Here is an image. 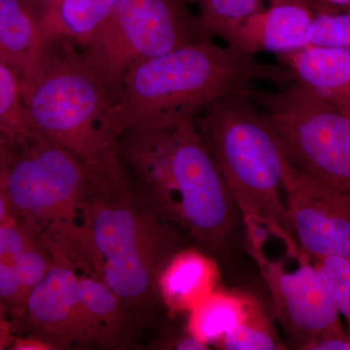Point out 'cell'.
<instances>
[{
	"instance_id": "6da1fadb",
	"label": "cell",
	"mask_w": 350,
	"mask_h": 350,
	"mask_svg": "<svg viewBox=\"0 0 350 350\" xmlns=\"http://www.w3.org/2000/svg\"><path fill=\"white\" fill-rule=\"evenodd\" d=\"M118 152L128 174L200 250L229 254L241 215L194 117L172 115L126 131Z\"/></svg>"
},
{
	"instance_id": "7a4b0ae2",
	"label": "cell",
	"mask_w": 350,
	"mask_h": 350,
	"mask_svg": "<svg viewBox=\"0 0 350 350\" xmlns=\"http://www.w3.org/2000/svg\"><path fill=\"white\" fill-rule=\"evenodd\" d=\"M188 239L128 174L112 185L91 184L71 264L103 280L137 321L162 303L159 278Z\"/></svg>"
},
{
	"instance_id": "3957f363",
	"label": "cell",
	"mask_w": 350,
	"mask_h": 350,
	"mask_svg": "<svg viewBox=\"0 0 350 350\" xmlns=\"http://www.w3.org/2000/svg\"><path fill=\"white\" fill-rule=\"evenodd\" d=\"M22 94L36 133L75 157L93 185L126 178L118 152L116 103L75 45H50L38 75Z\"/></svg>"
},
{
	"instance_id": "277c9868",
	"label": "cell",
	"mask_w": 350,
	"mask_h": 350,
	"mask_svg": "<svg viewBox=\"0 0 350 350\" xmlns=\"http://www.w3.org/2000/svg\"><path fill=\"white\" fill-rule=\"evenodd\" d=\"M213 40L186 44L131 64L116 103L119 137L163 117H195L209 103L254 81L278 86L293 81L282 64L262 63L254 54Z\"/></svg>"
},
{
	"instance_id": "5b68a950",
	"label": "cell",
	"mask_w": 350,
	"mask_h": 350,
	"mask_svg": "<svg viewBox=\"0 0 350 350\" xmlns=\"http://www.w3.org/2000/svg\"><path fill=\"white\" fill-rule=\"evenodd\" d=\"M243 89L209 103L195 115L194 123L243 223H266L287 250H294L298 246L282 198L286 158L268 115Z\"/></svg>"
},
{
	"instance_id": "8992f818",
	"label": "cell",
	"mask_w": 350,
	"mask_h": 350,
	"mask_svg": "<svg viewBox=\"0 0 350 350\" xmlns=\"http://www.w3.org/2000/svg\"><path fill=\"white\" fill-rule=\"evenodd\" d=\"M1 186L13 215L54 256L69 261L79 238L91 189L81 163L36 133L18 144Z\"/></svg>"
},
{
	"instance_id": "52a82bcc",
	"label": "cell",
	"mask_w": 350,
	"mask_h": 350,
	"mask_svg": "<svg viewBox=\"0 0 350 350\" xmlns=\"http://www.w3.org/2000/svg\"><path fill=\"white\" fill-rule=\"evenodd\" d=\"M243 91L268 115L288 162L350 194V116L300 83L280 91L250 83Z\"/></svg>"
},
{
	"instance_id": "ba28073f",
	"label": "cell",
	"mask_w": 350,
	"mask_h": 350,
	"mask_svg": "<svg viewBox=\"0 0 350 350\" xmlns=\"http://www.w3.org/2000/svg\"><path fill=\"white\" fill-rule=\"evenodd\" d=\"M213 39L191 12L187 0H121L114 13L79 48L115 103L131 64L186 44Z\"/></svg>"
},
{
	"instance_id": "9c48e42d",
	"label": "cell",
	"mask_w": 350,
	"mask_h": 350,
	"mask_svg": "<svg viewBox=\"0 0 350 350\" xmlns=\"http://www.w3.org/2000/svg\"><path fill=\"white\" fill-rule=\"evenodd\" d=\"M273 299V312L292 349L308 350L331 327L340 323V312L321 275L305 253L298 268L288 271L282 261L265 256L262 248H248Z\"/></svg>"
},
{
	"instance_id": "30bf717a",
	"label": "cell",
	"mask_w": 350,
	"mask_h": 350,
	"mask_svg": "<svg viewBox=\"0 0 350 350\" xmlns=\"http://www.w3.org/2000/svg\"><path fill=\"white\" fill-rule=\"evenodd\" d=\"M283 192L301 252L350 257V194L312 178L285 162Z\"/></svg>"
},
{
	"instance_id": "8fae6325",
	"label": "cell",
	"mask_w": 350,
	"mask_h": 350,
	"mask_svg": "<svg viewBox=\"0 0 350 350\" xmlns=\"http://www.w3.org/2000/svg\"><path fill=\"white\" fill-rule=\"evenodd\" d=\"M22 319L33 337L55 349L89 345V329L77 269L61 258L29 292Z\"/></svg>"
},
{
	"instance_id": "7c38bea8",
	"label": "cell",
	"mask_w": 350,
	"mask_h": 350,
	"mask_svg": "<svg viewBox=\"0 0 350 350\" xmlns=\"http://www.w3.org/2000/svg\"><path fill=\"white\" fill-rule=\"evenodd\" d=\"M269 8L239 23L218 29L214 38L228 46L256 55L282 53L308 45L306 29L314 14L328 6L319 0H269ZM333 6V5H332Z\"/></svg>"
},
{
	"instance_id": "4fadbf2b",
	"label": "cell",
	"mask_w": 350,
	"mask_h": 350,
	"mask_svg": "<svg viewBox=\"0 0 350 350\" xmlns=\"http://www.w3.org/2000/svg\"><path fill=\"white\" fill-rule=\"evenodd\" d=\"M49 47L27 0H0V61L20 78L22 93L38 75Z\"/></svg>"
},
{
	"instance_id": "5bb4252c",
	"label": "cell",
	"mask_w": 350,
	"mask_h": 350,
	"mask_svg": "<svg viewBox=\"0 0 350 350\" xmlns=\"http://www.w3.org/2000/svg\"><path fill=\"white\" fill-rule=\"evenodd\" d=\"M278 56L293 81L330 100L350 116V48L306 45Z\"/></svg>"
},
{
	"instance_id": "9a60e30c",
	"label": "cell",
	"mask_w": 350,
	"mask_h": 350,
	"mask_svg": "<svg viewBox=\"0 0 350 350\" xmlns=\"http://www.w3.org/2000/svg\"><path fill=\"white\" fill-rule=\"evenodd\" d=\"M121 0H56L38 14L46 42L80 47L114 13Z\"/></svg>"
},
{
	"instance_id": "2e32d148",
	"label": "cell",
	"mask_w": 350,
	"mask_h": 350,
	"mask_svg": "<svg viewBox=\"0 0 350 350\" xmlns=\"http://www.w3.org/2000/svg\"><path fill=\"white\" fill-rule=\"evenodd\" d=\"M207 256L186 248L163 269L159 278V293L161 301L172 314L190 310L213 292L216 269Z\"/></svg>"
},
{
	"instance_id": "e0dca14e",
	"label": "cell",
	"mask_w": 350,
	"mask_h": 350,
	"mask_svg": "<svg viewBox=\"0 0 350 350\" xmlns=\"http://www.w3.org/2000/svg\"><path fill=\"white\" fill-rule=\"evenodd\" d=\"M90 344L118 347L125 340L135 319L120 299L103 280L93 275H80Z\"/></svg>"
},
{
	"instance_id": "ac0fdd59",
	"label": "cell",
	"mask_w": 350,
	"mask_h": 350,
	"mask_svg": "<svg viewBox=\"0 0 350 350\" xmlns=\"http://www.w3.org/2000/svg\"><path fill=\"white\" fill-rule=\"evenodd\" d=\"M253 301L239 294L211 292L189 310L188 333L206 345L217 342L243 319Z\"/></svg>"
},
{
	"instance_id": "d6986e66",
	"label": "cell",
	"mask_w": 350,
	"mask_h": 350,
	"mask_svg": "<svg viewBox=\"0 0 350 350\" xmlns=\"http://www.w3.org/2000/svg\"><path fill=\"white\" fill-rule=\"evenodd\" d=\"M227 350H275L285 349L275 326L259 301H253L243 319L216 342Z\"/></svg>"
},
{
	"instance_id": "ffe728a7",
	"label": "cell",
	"mask_w": 350,
	"mask_h": 350,
	"mask_svg": "<svg viewBox=\"0 0 350 350\" xmlns=\"http://www.w3.org/2000/svg\"><path fill=\"white\" fill-rule=\"evenodd\" d=\"M0 128L23 142L31 139L36 131L29 122L23 100L20 78L0 61Z\"/></svg>"
},
{
	"instance_id": "44dd1931",
	"label": "cell",
	"mask_w": 350,
	"mask_h": 350,
	"mask_svg": "<svg viewBox=\"0 0 350 350\" xmlns=\"http://www.w3.org/2000/svg\"><path fill=\"white\" fill-rule=\"evenodd\" d=\"M266 0H187L199 7V19L209 38L218 29L239 24L265 9Z\"/></svg>"
},
{
	"instance_id": "7402d4cb",
	"label": "cell",
	"mask_w": 350,
	"mask_h": 350,
	"mask_svg": "<svg viewBox=\"0 0 350 350\" xmlns=\"http://www.w3.org/2000/svg\"><path fill=\"white\" fill-rule=\"evenodd\" d=\"M308 45L350 48L349 10L328 5L313 16L306 29Z\"/></svg>"
},
{
	"instance_id": "603a6c76",
	"label": "cell",
	"mask_w": 350,
	"mask_h": 350,
	"mask_svg": "<svg viewBox=\"0 0 350 350\" xmlns=\"http://www.w3.org/2000/svg\"><path fill=\"white\" fill-rule=\"evenodd\" d=\"M317 269L340 312L350 321V257L326 255L315 258Z\"/></svg>"
},
{
	"instance_id": "cb8c5ba5",
	"label": "cell",
	"mask_w": 350,
	"mask_h": 350,
	"mask_svg": "<svg viewBox=\"0 0 350 350\" xmlns=\"http://www.w3.org/2000/svg\"><path fill=\"white\" fill-rule=\"evenodd\" d=\"M40 239L17 217L0 223V262L14 267L25 251L40 243Z\"/></svg>"
},
{
	"instance_id": "d4e9b609",
	"label": "cell",
	"mask_w": 350,
	"mask_h": 350,
	"mask_svg": "<svg viewBox=\"0 0 350 350\" xmlns=\"http://www.w3.org/2000/svg\"><path fill=\"white\" fill-rule=\"evenodd\" d=\"M54 260V255L43 241H40L34 247L25 251L14 265L27 299L29 292L47 275Z\"/></svg>"
},
{
	"instance_id": "484cf974",
	"label": "cell",
	"mask_w": 350,
	"mask_h": 350,
	"mask_svg": "<svg viewBox=\"0 0 350 350\" xmlns=\"http://www.w3.org/2000/svg\"><path fill=\"white\" fill-rule=\"evenodd\" d=\"M0 301L5 306L9 315L22 319L27 296L14 267L3 262H0Z\"/></svg>"
},
{
	"instance_id": "4316f807",
	"label": "cell",
	"mask_w": 350,
	"mask_h": 350,
	"mask_svg": "<svg viewBox=\"0 0 350 350\" xmlns=\"http://www.w3.org/2000/svg\"><path fill=\"white\" fill-rule=\"evenodd\" d=\"M350 349L349 338L342 329V324L331 327L324 332L321 336L308 350H349Z\"/></svg>"
},
{
	"instance_id": "83f0119b",
	"label": "cell",
	"mask_w": 350,
	"mask_h": 350,
	"mask_svg": "<svg viewBox=\"0 0 350 350\" xmlns=\"http://www.w3.org/2000/svg\"><path fill=\"white\" fill-rule=\"evenodd\" d=\"M18 144L19 142L17 138L14 137L8 131L0 128V185H1V180L7 167L12 160Z\"/></svg>"
},
{
	"instance_id": "f1b7e54d",
	"label": "cell",
	"mask_w": 350,
	"mask_h": 350,
	"mask_svg": "<svg viewBox=\"0 0 350 350\" xmlns=\"http://www.w3.org/2000/svg\"><path fill=\"white\" fill-rule=\"evenodd\" d=\"M8 317V310L0 301V350L9 349L14 340L13 327Z\"/></svg>"
},
{
	"instance_id": "f546056e",
	"label": "cell",
	"mask_w": 350,
	"mask_h": 350,
	"mask_svg": "<svg viewBox=\"0 0 350 350\" xmlns=\"http://www.w3.org/2000/svg\"><path fill=\"white\" fill-rule=\"evenodd\" d=\"M10 349L14 350H48L56 349L49 342L41 340V338L29 336L27 338H14Z\"/></svg>"
},
{
	"instance_id": "4dcf8cb0",
	"label": "cell",
	"mask_w": 350,
	"mask_h": 350,
	"mask_svg": "<svg viewBox=\"0 0 350 350\" xmlns=\"http://www.w3.org/2000/svg\"><path fill=\"white\" fill-rule=\"evenodd\" d=\"M175 349L179 350H206L208 349L206 342L199 338L195 337L192 334L188 333L177 340Z\"/></svg>"
},
{
	"instance_id": "1f68e13d",
	"label": "cell",
	"mask_w": 350,
	"mask_h": 350,
	"mask_svg": "<svg viewBox=\"0 0 350 350\" xmlns=\"http://www.w3.org/2000/svg\"><path fill=\"white\" fill-rule=\"evenodd\" d=\"M14 217L12 209L7 200L5 193L0 185V223Z\"/></svg>"
},
{
	"instance_id": "d6a6232c",
	"label": "cell",
	"mask_w": 350,
	"mask_h": 350,
	"mask_svg": "<svg viewBox=\"0 0 350 350\" xmlns=\"http://www.w3.org/2000/svg\"><path fill=\"white\" fill-rule=\"evenodd\" d=\"M27 1L31 4V6L34 9V11H36L38 16L39 13L45 10L51 4L54 3L56 0H27Z\"/></svg>"
},
{
	"instance_id": "836d02e7",
	"label": "cell",
	"mask_w": 350,
	"mask_h": 350,
	"mask_svg": "<svg viewBox=\"0 0 350 350\" xmlns=\"http://www.w3.org/2000/svg\"><path fill=\"white\" fill-rule=\"evenodd\" d=\"M319 1L329 4V5H333L338 7V8L345 9V10H349L350 8V0H319Z\"/></svg>"
}]
</instances>
